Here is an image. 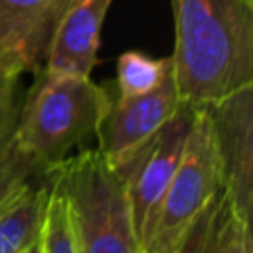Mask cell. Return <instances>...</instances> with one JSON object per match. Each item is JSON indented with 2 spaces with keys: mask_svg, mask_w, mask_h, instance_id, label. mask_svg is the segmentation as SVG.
<instances>
[{
  "mask_svg": "<svg viewBox=\"0 0 253 253\" xmlns=\"http://www.w3.org/2000/svg\"><path fill=\"white\" fill-rule=\"evenodd\" d=\"M172 77L182 103H215L253 85V0H172Z\"/></svg>",
  "mask_w": 253,
  "mask_h": 253,
  "instance_id": "1",
  "label": "cell"
},
{
  "mask_svg": "<svg viewBox=\"0 0 253 253\" xmlns=\"http://www.w3.org/2000/svg\"><path fill=\"white\" fill-rule=\"evenodd\" d=\"M111 103L105 87L91 77L42 69L22 97L14 140L34 160L57 166L97 132Z\"/></svg>",
  "mask_w": 253,
  "mask_h": 253,
  "instance_id": "2",
  "label": "cell"
},
{
  "mask_svg": "<svg viewBox=\"0 0 253 253\" xmlns=\"http://www.w3.org/2000/svg\"><path fill=\"white\" fill-rule=\"evenodd\" d=\"M79 253H140L123 172L97 148H85L53 166Z\"/></svg>",
  "mask_w": 253,
  "mask_h": 253,
  "instance_id": "3",
  "label": "cell"
},
{
  "mask_svg": "<svg viewBox=\"0 0 253 253\" xmlns=\"http://www.w3.org/2000/svg\"><path fill=\"white\" fill-rule=\"evenodd\" d=\"M219 188L217 162L206 105L194 107L180 164L158 204L142 253H176L184 233Z\"/></svg>",
  "mask_w": 253,
  "mask_h": 253,
  "instance_id": "4",
  "label": "cell"
},
{
  "mask_svg": "<svg viewBox=\"0 0 253 253\" xmlns=\"http://www.w3.org/2000/svg\"><path fill=\"white\" fill-rule=\"evenodd\" d=\"M192 115L194 105L182 103L174 117H170L148 140H144L123 164L117 166L126 184L132 223L140 247L152 229L158 204L180 164Z\"/></svg>",
  "mask_w": 253,
  "mask_h": 253,
  "instance_id": "5",
  "label": "cell"
},
{
  "mask_svg": "<svg viewBox=\"0 0 253 253\" xmlns=\"http://www.w3.org/2000/svg\"><path fill=\"white\" fill-rule=\"evenodd\" d=\"M219 188L251 219L253 206V85L206 105Z\"/></svg>",
  "mask_w": 253,
  "mask_h": 253,
  "instance_id": "6",
  "label": "cell"
},
{
  "mask_svg": "<svg viewBox=\"0 0 253 253\" xmlns=\"http://www.w3.org/2000/svg\"><path fill=\"white\" fill-rule=\"evenodd\" d=\"M182 101L172 71L152 91L136 97H119L111 103L97 128V150L109 164H123L144 140H148L176 111Z\"/></svg>",
  "mask_w": 253,
  "mask_h": 253,
  "instance_id": "7",
  "label": "cell"
},
{
  "mask_svg": "<svg viewBox=\"0 0 253 253\" xmlns=\"http://www.w3.org/2000/svg\"><path fill=\"white\" fill-rule=\"evenodd\" d=\"M73 0H0V69L38 73L53 32Z\"/></svg>",
  "mask_w": 253,
  "mask_h": 253,
  "instance_id": "8",
  "label": "cell"
},
{
  "mask_svg": "<svg viewBox=\"0 0 253 253\" xmlns=\"http://www.w3.org/2000/svg\"><path fill=\"white\" fill-rule=\"evenodd\" d=\"M113 0H73L47 47L43 69L89 77L97 63L101 28Z\"/></svg>",
  "mask_w": 253,
  "mask_h": 253,
  "instance_id": "9",
  "label": "cell"
},
{
  "mask_svg": "<svg viewBox=\"0 0 253 253\" xmlns=\"http://www.w3.org/2000/svg\"><path fill=\"white\" fill-rule=\"evenodd\" d=\"M176 253H253L251 219L217 188L184 233Z\"/></svg>",
  "mask_w": 253,
  "mask_h": 253,
  "instance_id": "10",
  "label": "cell"
},
{
  "mask_svg": "<svg viewBox=\"0 0 253 253\" xmlns=\"http://www.w3.org/2000/svg\"><path fill=\"white\" fill-rule=\"evenodd\" d=\"M42 253H79L71 211L61 186L55 180L51 168V186L45 200L42 229H40Z\"/></svg>",
  "mask_w": 253,
  "mask_h": 253,
  "instance_id": "11",
  "label": "cell"
},
{
  "mask_svg": "<svg viewBox=\"0 0 253 253\" xmlns=\"http://www.w3.org/2000/svg\"><path fill=\"white\" fill-rule=\"evenodd\" d=\"M172 71L168 57H148L142 51H123L117 61L119 97H136L156 89Z\"/></svg>",
  "mask_w": 253,
  "mask_h": 253,
  "instance_id": "12",
  "label": "cell"
},
{
  "mask_svg": "<svg viewBox=\"0 0 253 253\" xmlns=\"http://www.w3.org/2000/svg\"><path fill=\"white\" fill-rule=\"evenodd\" d=\"M22 75L0 69V156L12 146L22 107Z\"/></svg>",
  "mask_w": 253,
  "mask_h": 253,
  "instance_id": "13",
  "label": "cell"
},
{
  "mask_svg": "<svg viewBox=\"0 0 253 253\" xmlns=\"http://www.w3.org/2000/svg\"><path fill=\"white\" fill-rule=\"evenodd\" d=\"M24 253H42V243H40V237H38V239H36V241H34V243H32V245H30V247L24 251Z\"/></svg>",
  "mask_w": 253,
  "mask_h": 253,
  "instance_id": "14",
  "label": "cell"
},
{
  "mask_svg": "<svg viewBox=\"0 0 253 253\" xmlns=\"http://www.w3.org/2000/svg\"><path fill=\"white\" fill-rule=\"evenodd\" d=\"M140 253H142V251H140Z\"/></svg>",
  "mask_w": 253,
  "mask_h": 253,
  "instance_id": "15",
  "label": "cell"
}]
</instances>
